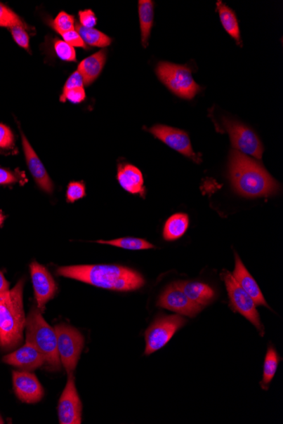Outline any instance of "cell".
Wrapping results in <instances>:
<instances>
[{
  "label": "cell",
  "instance_id": "cell-3",
  "mask_svg": "<svg viewBox=\"0 0 283 424\" xmlns=\"http://www.w3.org/2000/svg\"><path fill=\"white\" fill-rule=\"evenodd\" d=\"M24 281H20L8 300L0 298V348L11 351L22 343L25 328L23 310Z\"/></svg>",
  "mask_w": 283,
  "mask_h": 424
},
{
  "label": "cell",
  "instance_id": "cell-35",
  "mask_svg": "<svg viewBox=\"0 0 283 424\" xmlns=\"http://www.w3.org/2000/svg\"><path fill=\"white\" fill-rule=\"evenodd\" d=\"M84 78L81 77L79 71H76L72 73L68 78L67 81H65L62 93L67 92L69 90L84 88Z\"/></svg>",
  "mask_w": 283,
  "mask_h": 424
},
{
  "label": "cell",
  "instance_id": "cell-9",
  "mask_svg": "<svg viewBox=\"0 0 283 424\" xmlns=\"http://www.w3.org/2000/svg\"><path fill=\"white\" fill-rule=\"evenodd\" d=\"M223 126L230 135L233 148L242 154L261 159L264 153L263 144L254 131L239 121L228 118L223 119Z\"/></svg>",
  "mask_w": 283,
  "mask_h": 424
},
{
  "label": "cell",
  "instance_id": "cell-13",
  "mask_svg": "<svg viewBox=\"0 0 283 424\" xmlns=\"http://www.w3.org/2000/svg\"><path fill=\"white\" fill-rule=\"evenodd\" d=\"M30 270L37 304L39 310L43 311L48 300L55 295L56 284L46 267L39 263L32 262Z\"/></svg>",
  "mask_w": 283,
  "mask_h": 424
},
{
  "label": "cell",
  "instance_id": "cell-25",
  "mask_svg": "<svg viewBox=\"0 0 283 424\" xmlns=\"http://www.w3.org/2000/svg\"><path fill=\"white\" fill-rule=\"evenodd\" d=\"M279 361H280V357H279L276 349L269 347L265 358L263 378L261 381L262 389L268 390L270 383L272 381L275 374H276Z\"/></svg>",
  "mask_w": 283,
  "mask_h": 424
},
{
  "label": "cell",
  "instance_id": "cell-14",
  "mask_svg": "<svg viewBox=\"0 0 283 424\" xmlns=\"http://www.w3.org/2000/svg\"><path fill=\"white\" fill-rule=\"evenodd\" d=\"M14 390L20 401L25 403H37L44 397L42 385L34 376L28 371L13 372Z\"/></svg>",
  "mask_w": 283,
  "mask_h": 424
},
{
  "label": "cell",
  "instance_id": "cell-16",
  "mask_svg": "<svg viewBox=\"0 0 283 424\" xmlns=\"http://www.w3.org/2000/svg\"><path fill=\"white\" fill-rule=\"evenodd\" d=\"M20 135H22L25 158H26L27 166L29 168L32 177H34L36 183L38 184V186L44 192L52 193L54 191V184H53L46 168H44L43 163L41 162L39 156L37 155L36 152L32 148L26 135H25L22 130L20 129Z\"/></svg>",
  "mask_w": 283,
  "mask_h": 424
},
{
  "label": "cell",
  "instance_id": "cell-32",
  "mask_svg": "<svg viewBox=\"0 0 283 424\" xmlns=\"http://www.w3.org/2000/svg\"><path fill=\"white\" fill-rule=\"evenodd\" d=\"M15 146V137L13 133L6 125L0 123V148L1 150H11Z\"/></svg>",
  "mask_w": 283,
  "mask_h": 424
},
{
  "label": "cell",
  "instance_id": "cell-26",
  "mask_svg": "<svg viewBox=\"0 0 283 424\" xmlns=\"http://www.w3.org/2000/svg\"><path fill=\"white\" fill-rule=\"evenodd\" d=\"M96 242L97 244L110 245L127 250H147L155 248L153 244H151L145 239L134 237L118 238L110 241L100 240Z\"/></svg>",
  "mask_w": 283,
  "mask_h": 424
},
{
  "label": "cell",
  "instance_id": "cell-29",
  "mask_svg": "<svg viewBox=\"0 0 283 424\" xmlns=\"http://www.w3.org/2000/svg\"><path fill=\"white\" fill-rule=\"evenodd\" d=\"M56 55L60 60L69 61V62H76L77 53L75 48L71 45L65 43L64 40L56 39L54 44Z\"/></svg>",
  "mask_w": 283,
  "mask_h": 424
},
{
  "label": "cell",
  "instance_id": "cell-23",
  "mask_svg": "<svg viewBox=\"0 0 283 424\" xmlns=\"http://www.w3.org/2000/svg\"><path fill=\"white\" fill-rule=\"evenodd\" d=\"M216 6L225 30L237 41V44L241 45L239 25L235 12L221 1L217 2Z\"/></svg>",
  "mask_w": 283,
  "mask_h": 424
},
{
  "label": "cell",
  "instance_id": "cell-19",
  "mask_svg": "<svg viewBox=\"0 0 283 424\" xmlns=\"http://www.w3.org/2000/svg\"><path fill=\"white\" fill-rule=\"evenodd\" d=\"M106 58H107V51L106 49H102L81 61L77 71H79L83 77L84 85H91L100 77L104 69Z\"/></svg>",
  "mask_w": 283,
  "mask_h": 424
},
{
  "label": "cell",
  "instance_id": "cell-11",
  "mask_svg": "<svg viewBox=\"0 0 283 424\" xmlns=\"http://www.w3.org/2000/svg\"><path fill=\"white\" fill-rule=\"evenodd\" d=\"M149 131L172 150L194 160L196 163L201 161L198 155L192 150L190 138L185 131L163 125L151 127Z\"/></svg>",
  "mask_w": 283,
  "mask_h": 424
},
{
  "label": "cell",
  "instance_id": "cell-8",
  "mask_svg": "<svg viewBox=\"0 0 283 424\" xmlns=\"http://www.w3.org/2000/svg\"><path fill=\"white\" fill-rule=\"evenodd\" d=\"M186 323L187 320L179 314L158 317L145 332V355L149 356L165 347Z\"/></svg>",
  "mask_w": 283,
  "mask_h": 424
},
{
  "label": "cell",
  "instance_id": "cell-15",
  "mask_svg": "<svg viewBox=\"0 0 283 424\" xmlns=\"http://www.w3.org/2000/svg\"><path fill=\"white\" fill-rule=\"evenodd\" d=\"M3 362L22 371H34L45 364V358L34 345L30 343L3 357Z\"/></svg>",
  "mask_w": 283,
  "mask_h": 424
},
{
  "label": "cell",
  "instance_id": "cell-40",
  "mask_svg": "<svg viewBox=\"0 0 283 424\" xmlns=\"http://www.w3.org/2000/svg\"><path fill=\"white\" fill-rule=\"evenodd\" d=\"M4 423V420L1 418V416H0V424H3Z\"/></svg>",
  "mask_w": 283,
  "mask_h": 424
},
{
  "label": "cell",
  "instance_id": "cell-6",
  "mask_svg": "<svg viewBox=\"0 0 283 424\" xmlns=\"http://www.w3.org/2000/svg\"><path fill=\"white\" fill-rule=\"evenodd\" d=\"M55 331L60 362L67 370L68 376H73L83 351L84 336L77 329L63 324L56 325Z\"/></svg>",
  "mask_w": 283,
  "mask_h": 424
},
{
  "label": "cell",
  "instance_id": "cell-1",
  "mask_svg": "<svg viewBox=\"0 0 283 424\" xmlns=\"http://www.w3.org/2000/svg\"><path fill=\"white\" fill-rule=\"evenodd\" d=\"M60 277L77 279L104 289L129 291L145 285V279L137 271L119 265H77L57 270Z\"/></svg>",
  "mask_w": 283,
  "mask_h": 424
},
{
  "label": "cell",
  "instance_id": "cell-39",
  "mask_svg": "<svg viewBox=\"0 0 283 424\" xmlns=\"http://www.w3.org/2000/svg\"><path fill=\"white\" fill-rule=\"evenodd\" d=\"M5 216H4L1 212H0V225L3 224L4 220H5Z\"/></svg>",
  "mask_w": 283,
  "mask_h": 424
},
{
  "label": "cell",
  "instance_id": "cell-31",
  "mask_svg": "<svg viewBox=\"0 0 283 424\" xmlns=\"http://www.w3.org/2000/svg\"><path fill=\"white\" fill-rule=\"evenodd\" d=\"M86 195V188L83 183H71L68 185L67 199L69 203H74L83 199Z\"/></svg>",
  "mask_w": 283,
  "mask_h": 424
},
{
  "label": "cell",
  "instance_id": "cell-2",
  "mask_svg": "<svg viewBox=\"0 0 283 424\" xmlns=\"http://www.w3.org/2000/svg\"><path fill=\"white\" fill-rule=\"evenodd\" d=\"M228 175L235 191L249 199L272 195L279 189L261 164L237 150L230 154Z\"/></svg>",
  "mask_w": 283,
  "mask_h": 424
},
{
  "label": "cell",
  "instance_id": "cell-4",
  "mask_svg": "<svg viewBox=\"0 0 283 424\" xmlns=\"http://www.w3.org/2000/svg\"><path fill=\"white\" fill-rule=\"evenodd\" d=\"M25 327L27 329V343L34 345L43 354L47 369L58 371L60 360L57 349L56 333L45 321L39 308H32Z\"/></svg>",
  "mask_w": 283,
  "mask_h": 424
},
{
  "label": "cell",
  "instance_id": "cell-18",
  "mask_svg": "<svg viewBox=\"0 0 283 424\" xmlns=\"http://www.w3.org/2000/svg\"><path fill=\"white\" fill-rule=\"evenodd\" d=\"M117 180L126 192L132 194L145 195L142 172L132 164H120L118 166Z\"/></svg>",
  "mask_w": 283,
  "mask_h": 424
},
{
  "label": "cell",
  "instance_id": "cell-30",
  "mask_svg": "<svg viewBox=\"0 0 283 424\" xmlns=\"http://www.w3.org/2000/svg\"><path fill=\"white\" fill-rule=\"evenodd\" d=\"M27 27L22 26H15L10 28L12 38L18 46L30 52V37L27 32Z\"/></svg>",
  "mask_w": 283,
  "mask_h": 424
},
{
  "label": "cell",
  "instance_id": "cell-38",
  "mask_svg": "<svg viewBox=\"0 0 283 424\" xmlns=\"http://www.w3.org/2000/svg\"><path fill=\"white\" fill-rule=\"evenodd\" d=\"M9 283L6 281L1 271H0V298L8 300L11 298V291L9 289Z\"/></svg>",
  "mask_w": 283,
  "mask_h": 424
},
{
  "label": "cell",
  "instance_id": "cell-7",
  "mask_svg": "<svg viewBox=\"0 0 283 424\" xmlns=\"http://www.w3.org/2000/svg\"><path fill=\"white\" fill-rule=\"evenodd\" d=\"M221 279H223L225 287H227L230 306H231L232 310L239 312L245 319H247L250 323L256 326L261 336H263L265 328L261 322L256 304L251 296L237 284L232 274H230L228 271L224 270L221 273Z\"/></svg>",
  "mask_w": 283,
  "mask_h": 424
},
{
  "label": "cell",
  "instance_id": "cell-17",
  "mask_svg": "<svg viewBox=\"0 0 283 424\" xmlns=\"http://www.w3.org/2000/svg\"><path fill=\"white\" fill-rule=\"evenodd\" d=\"M232 277L237 284L251 296L256 306H265L270 308L256 279L246 269L243 262L237 253L235 254V270L233 271Z\"/></svg>",
  "mask_w": 283,
  "mask_h": 424
},
{
  "label": "cell",
  "instance_id": "cell-33",
  "mask_svg": "<svg viewBox=\"0 0 283 424\" xmlns=\"http://www.w3.org/2000/svg\"><path fill=\"white\" fill-rule=\"evenodd\" d=\"M86 98L84 88H79L67 91V92L61 93L60 100L65 102L68 100L72 104H80Z\"/></svg>",
  "mask_w": 283,
  "mask_h": 424
},
{
  "label": "cell",
  "instance_id": "cell-12",
  "mask_svg": "<svg viewBox=\"0 0 283 424\" xmlns=\"http://www.w3.org/2000/svg\"><path fill=\"white\" fill-rule=\"evenodd\" d=\"M83 406L77 393L73 376H68L67 385L61 395L58 415L60 424H80Z\"/></svg>",
  "mask_w": 283,
  "mask_h": 424
},
{
  "label": "cell",
  "instance_id": "cell-22",
  "mask_svg": "<svg viewBox=\"0 0 283 424\" xmlns=\"http://www.w3.org/2000/svg\"><path fill=\"white\" fill-rule=\"evenodd\" d=\"M139 20L142 35L143 46L146 48L154 24V2L151 0H140L138 2Z\"/></svg>",
  "mask_w": 283,
  "mask_h": 424
},
{
  "label": "cell",
  "instance_id": "cell-27",
  "mask_svg": "<svg viewBox=\"0 0 283 424\" xmlns=\"http://www.w3.org/2000/svg\"><path fill=\"white\" fill-rule=\"evenodd\" d=\"M15 26L29 28L18 14L0 2V27L11 28Z\"/></svg>",
  "mask_w": 283,
  "mask_h": 424
},
{
  "label": "cell",
  "instance_id": "cell-5",
  "mask_svg": "<svg viewBox=\"0 0 283 424\" xmlns=\"http://www.w3.org/2000/svg\"><path fill=\"white\" fill-rule=\"evenodd\" d=\"M157 74L159 79L176 96L192 100L200 92V86L192 78L191 69L186 65L159 62Z\"/></svg>",
  "mask_w": 283,
  "mask_h": 424
},
{
  "label": "cell",
  "instance_id": "cell-37",
  "mask_svg": "<svg viewBox=\"0 0 283 424\" xmlns=\"http://www.w3.org/2000/svg\"><path fill=\"white\" fill-rule=\"evenodd\" d=\"M18 180V176L14 173L6 170V168H0V185L6 186V185L15 183Z\"/></svg>",
  "mask_w": 283,
  "mask_h": 424
},
{
  "label": "cell",
  "instance_id": "cell-20",
  "mask_svg": "<svg viewBox=\"0 0 283 424\" xmlns=\"http://www.w3.org/2000/svg\"><path fill=\"white\" fill-rule=\"evenodd\" d=\"M176 284L188 298L200 307L209 305L215 299V291L206 284L198 281H179Z\"/></svg>",
  "mask_w": 283,
  "mask_h": 424
},
{
  "label": "cell",
  "instance_id": "cell-10",
  "mask_svg": "<svg viewBox=\"0 0 283 424\" xmlns=\"http://www.w3.org/2000/svg\"><path fill=\"white\" fill-rule=\"evenodd\" d=\"M157 306L173 311L179 315L190 317V318H195L204 308L188 298L176 282L171 284L159 296Z\"/></svg>",
  "mask_w": 283,
  "mask_h": 424
},
{
  "label": "cell",
  "instance_id": "cell-36",
  "mask_svg": "<svg viewBox=\"0 0 283 424\" xmlns=\"http://www.w3.org/2000/svg\"><path fill=\"white\" fill-rule=\"evenodd\" d=\"M79 15L81 27L85 28H93V27L96 26L97 18L91 10L79 11Z\"/></svg>",
  "mask_w": 283,
  "mask_h": 424
},
{
  "label": "cell",
  "instance_id": "cell-28",
  "mask_svg": "<svg viewBox=\"0 0 283 424\" xmlns=\"http://www.w3.org/2000/svg\"><path fill=\"white\" fill-rule=\"evenodd\" d=\"M75 18L73 15H69L67 12H60L56 18L53 20L52 27L58 32L60 35L67 32L69 31L74 30L76 26Z\"/></svg>",
  "mask_w": 283,
  "mask_h": 424
},
{
  "label": "cell",
  "instance_id": "cell-24",
  "mask_svg": "<svg viewBox=\"0 0 283 424\" xmlns=\"http://www.w3.org/2000/svg\"><path fill=\"white\" fill-rule=\"evenodd\" d=\"M76 30L86 45L92 47L105 48L112 44V40L109 36L94 28H85L81 25H76Z\"/></svg>",
  "mask_w": 283,
  "mask_h": 424
},
{
  "label": "cell",
  "instance_id": "cell-21",
  "mask_svg": "<svg viewBox=\"0 0 283 424\" xmlns=\"http://www.w3.org/2000/svg\"><path fill=\"white\" fill-rule=\"evenodd\" d=\"M190 225V217L186 213H175L166 222L163 237L167 241H173L183 237Z\"/></svg>",
  "mask_w": 283,
  "mask_h": 424
},
{
  "label": "cell",
  "instance_id": "cell-34",
  "mask_svg": "<svg viewBox=\"0 0 283 424\" xmlns=\"http://www.w3.org/2000/svg\"><path fill=\"white\" fill-rule=\"evenodd\" d=\"M62 38L65 43L71 45V46L77 47V48H83L87 49V45L85 44L84 40L81 39V36L79 32H77L76 29L74 30L69 31L67 32H65L62 35Z\"/></svg>",
  "mask_w": 283,
  "mask_h": 424
}]
</instances>
